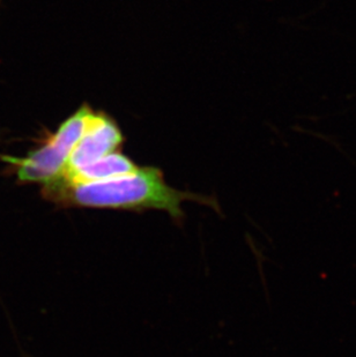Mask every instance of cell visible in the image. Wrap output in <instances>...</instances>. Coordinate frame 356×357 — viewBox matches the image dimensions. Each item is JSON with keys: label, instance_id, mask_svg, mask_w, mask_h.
I'll use <instances>...</instances> for the list:
<instances>
[{"label": "cell", "instance_id": "cell-3", "mask_svg": "<svg viewBox=\"0 0 356 357\" xmlns=\"http://www.w3.org/2000/svg\"><path fill=\"white\" fill-rule=\"evenodd\" d=\"M121 142L123 135L114 121L91 112L84 135L72 151L68 165L61 176L77 172L116 152Z\"/></svg>", "mask_w": 356, "mask_h": 357}, {"label": "cell", "instance_id": "cell-4", "mask_svg": "<svg viewBox=\"0 0 356 357\" xmlns=\"http://www.w3.org/2000/svg\"><path fill=\"white\" fill-rule=\"evenodd\" d=\"M138 167L121 153L114 152L91 165L79 169L77 172L63 175L52 182L81 183L114 178L135 172ZM51 183V182H50ZM49 184V183H47ZM47 185V184H45Z\"/></svg>", "mask_w": 356, "mask_h": 357}, {"label": "cell", "instance_id": "cell-2", "mask_svg": "<svg viewBox=\"0 0 356 357\" xmlns=\"http://www.w3.org/2000/svg\"><path fill=\"white\" fill-rule=\"evenodd\" d=\"M91 110L82 107L40 149L24 158L5 156L3 161L12 165L19 181L22 183L47 184L64 172L72 151L84 135Z\"/></svg>", "mask_w": 356, "mask_h": 357}, {"label": "cell", "instance_id": "cell-1", "mask_svg": "<svg viewBox=\"0 0 356 357\" xmlns=\"http://www.w3.org/2000/svg\"><path fill=\"white\" fill-rule=\"evenodd\" d=\"M43 195L64 205L98 208L162 209L176 219L181 213L186 193L172 189L158 169L139 168L128 175L93 182H51L43 185Z\"/></svg>", "mask_w": 356, "mask_h": 357}]
</instances>
